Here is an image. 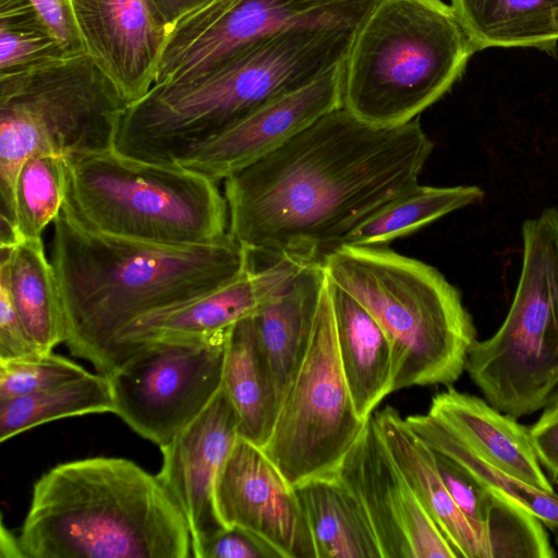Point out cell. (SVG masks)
Returning a JSON list of instances; mask_svg holds the SVG:
<instances>
[{"mask_svg":"<svg viewBox=\"0 0 558 558\" xmlns=\"http://www.w3.org/2000/svg\"><path fill=\"white\" fill-rule=\"evenodd\" d=\"M476 50L533 47L554 53L558 0H451Z\"/></svg>","mask_w":558,"mask_h":558,"instance_id":"d4e9b609","label":"cell"},{"mask_svg":"<svg viewBox=\"0 0 558 558\" xmlns=\"http://www.w3.org/2000/svg\"><path fill=\"white\" fill-rule=\"evenodd\" d=\"M167 25L205 0H155Z\"/></svg>","mask_w":558,"mask_h":558,"instance_id":"f35d334b","label":"cell"},{"mask_svg":"<svg viewBox=\"0 0 558 558\" xmlns=\"http://www.w3.org/2000/svg\"><path fill=\"white\" fill-rule=\"evenodd\" d=\"M304 264L288 257L259 266L253 262L220 287L140 316L117 338V367L131 345L205 338L255 316L289 287Z\"/></svg>","mask_w":558,"mask_h":558,"instance_id":"2e32d148","label":"cell"},{"mask_svg":"<svg viewBox=\"0 0 558 558\" xmlns=\"http://www.w3.org/2000/svg\"><path fill=\"white\" fill-rule=\"evenodd\" d=\"M86 373L74 361L53 352L0 360V401L43 391Z\"/></svg>","mask_w":558,"mask_h":558,"instance_id":"d6a6232c","label":"cell"},{"mask_svg":"<svg viewBox=\"0 0 558 558\" xmlns=\"http://www.w3.org/2000/svg\"><path fill=\"white\" fill-rule=\"evenodd\" d=\"M523 262L509 312L475 341L465 371L486 401L514 418L547 407L558 390V210L522 227Z\"/></svg>","mask_w":558,"mask_h":558,"instance_id":"9c48e42d","label":"cell"},{"mask_svg":"<svg viewBox=\"0 0 558 558\" xmlns=\"http://www.w3.org/2000/svg\"><path fill=\"white\" fill-rule=\"evenodd\" d=\"M530 433L541 464L558 478V399L545 409Z\"/></svg>","mask_w":558,"mask_h":558,"instance_id":"74e56055","label":"cell"},{"mask_svg":"<svg viewBox=\"0 0 558 558\" xmlns=\"http://www.w3.org/2000/svg\"><path fill=\"white\" fill-rule=\"evenodd\" d=\"M50 260L65 315L64 343L109 376L117 367V338L129 324L229 282L253 257L229 233L205 244H157L92 231L61 211Z\"/></svg>","mask_w":558,"mask_h":558,"instance_id":"7a4b0ae2","label":"cell"},{"mask_svg":"<svg viewBox=\"0 0 558 558\" xmlns=\"http://www.w3.org/2000/svg\"><path fill=\"white\" fill-rule=\"evenodd\" d=\"M293 487L312 532L316 558H381L365 511L336 473Z\"/></svg>","mask_w":558,"mask_h":558,"instance_id":"cb8c5ba5","label":"cell"},{"mask_svg":"<svg viewBox=\"0 0 558 558\" xmlns=\"http://www.w3.org/2000/svg\"><path fill=\"white\" fill-rule=\"evenodd\" d=\"M487 558H553L543 522L527 509L489 488L484 525Z\"/></svg>","mask_w":558,"mask_h":558,"instance_id":"4dcf8cb0","label":"cell"},{"mask_svg":"<svg viewBox=\"0 0 558 558\" xmlns=\"http://www.w3.org/2000/svg\"><path fill=\"white\" fill-rule=\"evenodd\" d=\"M483 197L484 192L474 185L416 184L356 226L342 245L385 246L454 210L477 204Z\"/></svg>","mask_w":558,"mask_h":558,"instance_id":"4316f807","label":"cell"},{"mask_svg":"<svg viewBox=\"0 0 558 558\" xmlns=\"http://www.w3.org/2000/svg\"><path fill=\"white\" fill-rule=\"evenodd\" d=\"M84 51L131 105L153 87L167 22L155 0H70Z\"/></svg>","mask_w":558,"mask_h":558,"instance_id":"e0dca14e","label":"cell"},{"mask_svg":"<svg viewBox=\"0 0 558 558\" xmlns=\"http://www.w3.org/2000/svg\"><path fill=\"white\" fill-rule=\"evenodd\" d=\"M24 558H187L186 520L157 474L120 457L59 463L34 484Z\"/></svg>","mask_w":558,"mask_h":558,"instance_id":"277c9868","label":"cell"},{"mask_svg":"<svg viewBox=\"0 0 558 558\" xmlns=\"http://www.w3.org/2000/svg\"><path fill=\"white\" fill-rule=\"evenodd\" d=\"M336 474L365 511L381 558H459L393 462L373 414Z\"/></svg>","mask_w":558,"mask_h":558,"instance_id":"4fadbf2b","label":"cell"},{"mask_svg":"<svg viewBox=\"0 0 558 558\" xmlns=\"http://www.w3.org/2000/svg\"><path fill=\"white\" fill-rule=\"evenodd\" d=\"M326 280L323 263H305L289 287L253 316L278 408L307 343Z\"/></svg>","mask_w":558,"mask_h":558,"instance_id":"7402d4cb","label":"cell"},{"mask_svg":"<svg viewBox=\"0 0 558 558\" xmlns=\"http://www.w3.org/2000/svg\"><path fill=\"white\" fill-rule=\"evenodd\" d=\"M380 436L416 498L459 558H486L474 530L453 502L438 471L435 452L393 407L373 413Z\"/></svg>","mask_w":558,"mask_h":558,"instance_id":"44dd1931","label":"cell"},{"mask_svg":"<svg viewBox=\"0 0 558 558\" xmlns=\"http://www.w3.org/2000/svg\"><path fill=\"white\" fill-rule=\"evenodd\" d=\"M354 29L280 31L235 51L192 82L151 88L128 107L114 148L137 159L174 163L260 106L341 63Z\"/></svg>","mask_w":558,"mask_h":558,"instance_id":"3957f363","label":"cell"},{"mask_svg":"<svg viewBox=\"0 0 558 558\" xmlns=\"http://www.w3.org/2000/svg\"><path fill=\"white\" fill-rule=\"evenodd\" d=\"M434 143L420 119L364 122L340 107L223 180L229 235L262 263H323L416 184Z\"/></svg>","mask_w":558,"mask_h":558,"instance_id":"6da1fadb","label":"cell"},{"mask_svg":"<svg viewBox=\"0 0 558 558\" xmlns=\"http://www.w3.org/2000/svg\"><path fill=\"white\" fill-rule=\"evenodd\" d=\"M68 54L31 0H0V72Z\"/></svg>","mask_w":558,"mask_h":558,"instance_id":"1f68e13d","label":"cell"},{"mask_svg":"<svg viewBox=\"0 0 558 558\" xmlns=\"http://www.w3.org/2000/svg\"><path fill=\"white\" fill-rule=\"evenodd\" d=\"M94 413H114L108 376L90 372L35 393L0 401V441L48 422Z\"/></svg>","mask_w":558,"mask_h":558,"instance_id":"83f0119b","label":"cell"},{"mask_svg":"<svg viewBox=\"0 0 558 558\" xmlns=\"http://www.w3.org/2000/svg\"><path fill=\"white\" fill-rule=\"evenodd\" d=\"M65 189V157L38 154L28 158L20 169L14 189L12 242L41 239L47 226L62 211Z\"/></svg>","mask_w":558,"mask_h":558,"instance_id":"f546056e","label":"cell"},{"mask_svg":"<svg viewBox=\"0 0 558 558\" xmlns=\"http://www.w3.org/2000/svg\"><path fill=\"white\" fill-rule=\"evenodd\" d=\"M434 452L447 490L474 530L487 558L484 545V525L489 488L450 457L435 450Z\"/></svg>","mask_w":558,"mask_h":558,"instance_id":"836d02e7","label":"cell"},{"mask_svg":"<svg viewBox=\"0 0 558 558\" xmlns=\"http://www.w3.org/2000/svg\"><path fill=\"white\" fill-rule=\"evenodd\" d=\"M341 65L342 62L307 85L260 106L174 163L215 182L253 163L341 107Z\"/></svg>","mask_w":558,"mask_h":558,"instance_id":"ac0fdd59","label":"cell"},{"mask_svg":"<svg viewBox=\"0 0 558 558\" xmlns=\"http://www.w3.org/2000/svg\"><path fill=\"white\" fill-rule=\"evenodd\" d=\"M222 386L238 415L240 437L262 448L274 426L278 400L253 317L228 330Z\"/></svg>","mask_w":558,"mask_h":558,"instance_id":"484cf974","label":"cell"},{"mask_svg":"<svg viewBox=\"0 0 558 558\" xmlns=\"http://www.w3.org/2000/svg\"><path fill=\"white\" fill-rule=\"evenodd\" d=\"M365 422L342 373L327 277L307 343L262 450L295 486L336 473Z\"/></svg>","mask_w":558,"mask_h":558,"instance_id":"30bf717a","label":"cell"},{"mask_svg":"<svg viewBox=\"0 0 558 558\" xmlns=\"http://www.w3.org/2000/svg\"><path fill=\"white\" fill-rule=\"evenodd\" d=\"M404 418L409 427L433 450L450 457L488 488L521 505L543 524L558 530V494L554 490L539 489L494 466L429 413Z\"/></svg>","mask_w":558,"mask_h":558,"instance_id":"f1b7e54d","label":"cell"},{"mask_svg":"<svg viewBox=\"0 0 558 558\" xmlns=\"http://www.w3.org/2000/svg\"><path fill=\"white\" fill-rule=\"evenodd\" d=\"M62 213L92 231L157 244L197 245L228 235V205L217 182L114 147L66 158Z\"/></svg>","mask_w":558,"mask_h":558,"instance_id":"52a82bcc","label":"cell"},{"mask_svg":"<svg viewBox=\"0 0 558 558\" xmlns=\"http://www.w3.org/2000/svg\"><path fill=\"white\" fill-rule=\"evenodd\" d=\"M494 466L539 489L554 490L530 428L487 401L452 387L434 396L428 412Z\"/></svg>","mask_w":558,"mask_h":558,"instance_id":"d6986e66","label":"cell"},{"mask_svg":"<svg viewBox=\"0 0 558 558\" xmlns=\"http://www.w3.org/2000/svg\"><path fill=\"white\" fill-rule=\"evenodd\" d=\"M197 558H280L264 541L238 526L226 527L214 535Z\"/></svg>","mask_w":558,"mask_h":558,"instance_id":"e575fe53","label":"cell"},{"mask_svg":"<svg viewBox=\"0 0 558 558\" xmlns=\"http://www.w3.org/2000/svg\"><path fill=\"white\" fill-rule=\"evenodd\" d=\"M217 513L268 544L280 558H316L312 532L294 487L260 447L239 438L215 487Z\"/></svg>","mask_w":558,"mask_h":558,"instance_id":"5bb4252c","label":"cell"},{"mask_svg":"<svg viewBox=\"0 0 558 558\" xmlns=\"http://www.w3.org/2000/svg\"><path fill=\"white\" fill-rule=\"evenodd\" d=\"M0 281L15 310L43 352L66 340V323L54 268L43 239H19L0 244Z\"/></svg>","mask_w":558,"mask_h":558,"instance_id":"603a6c76","label":"cell"},{"mask_svg":"<svg viewBox=\"0 0 558 558\" xmlns=\"http://www.w3.org/2000/svg\"><path fill=\"white\" fill-rule=\"evenodd\" d=\"M228 330L129 347L108 376L114 414L159 448L167 445L221 388Z\"/></svg>","mask_w":558,"mask_h":558,"instance_id":"8fae6325","label":"cell"},{"mask_svg":"<svg viewBox=\"0 0 558 558\" xmlns=\"http://www.w3.org/2000/svg\"><path fill=\"white\" fill-rule=\"evenodd\" d=\"M0 556L2 558H24L19 536L7 530L3 522L0 530Z\"/></svg>","mask_w":558,"mask_h":558,"instance_id":"ab89813d","label":"cell"},{"mask_svg":"<svg viewBox=\"0 0 558 558\" xmlns=\"http://www.w3.org/2000/svg\"><path fill=\"white\" fill-rule=\"evenodd\" d=\"M339 360L357 415L366 421L393 392L392 345L372 314L328 278Z\"/></svg>","mask_w":558,"mask_h":558,"instance_id":"ffe728a7","label":"cell"},{"mask_svg":"<svg viewBox=\"0 0 558 558\" xmlns=\"http://www.w3.org/2000/svg\"><path fill=\"white\" fill-rule=\"evenodd\" d=\"M375 0H205L167 25L151 88L192 82L243 47L303 27H355Z\"/></svg>","mask_w":558,"mask_h":558,"instance_id":"7c38bea8","label":"cell"},{"mask_svg":"<svg viewBox=\"0 0 558 558\" xmlns=\"http://www.w3.org/2000/svg\"><path fill=\"white\" fill-rule=\"evenodd\" d=\"M240 438L239 420L223 388L167 445L157 474L182 511L192 541V557L225 530L215 504L219 473Z\"/></svg>","mask_w":558,"mask_h":558,"instance_id":"9a60e30c","label":"cell"},{"mask_svg":"<svg viewBox=\"0 0 558 558\" xmlns=\"http://www.w3.org/2000/svg\"><path fill=\"white\" fill-rule=\"evenodd\" d=\"M323 265L390 339L393 391L459 379L476 330L460 292L441 272L385 246L343 244Z\"/></svg>","mask_w":558,"mask_h":558,"instance_id":"8992f818","label":"cell"},{"mask_svg":"<svg viewBox=\"0 0 558 558\" xmlns=\"http://www.w3.org/2000/svg\"><path fill=\"white\" fill-rule=\"evenodd\" d=\"M129 106L86 52L0 72L2 235L13 232L22 165L38 154L71 158L113 148Z\"/></svg>","mask_w":558,"mask_h":558,"instance_id":"ba28073f","label":"cell"},{"mask_svg":"<svg viewBox=\"0 0 558 558\" xmlns=\"http://www.w3.org/2000/svg\"><path fill=\"white\" fill-rule=\"evenodd\" d=\"M31 2L68 54L85 52L72 16L70 0H31Z\"/></svg>","mask_w":558,"mask_h":558,"instance_id":"8d00e7d4","label":"cell"},{"mask_svg":"<svg viewBox=\"0 0 558 558\" xmlns=\"http://www.w3.org/2000/svg\"><path fill=\"white\" fill-rule=\"evenodd\" d=\"M44 353L33 340L12 302L7 286L0 281V360Z\"/></svg>","mask_w":558,"mask_h":558,"instance_id":"d590c367","label":"cell"},{"mask_svg":"<svg viewBox=\"0 0 558 558\" xmlns=\"http://www.w3.org/2000/svg\"><path fill=\"white\" fill-rule=\"evenodd\" d=\"M451 4L375 0L341 65V107L377 126L408 123L447 94L476 52Z\"/></svg>","mask_w":558,"mask_h":558,"instance_id":"5b68a950","label":"cell"}]
</instances>
